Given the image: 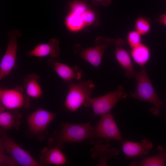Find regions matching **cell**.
<instances>
[{"instance_id":"5bb4252c","label":"cell","mask_w":166,"mask_h":166,"mask_svg":"<svg viewBox=\"0 0 166 166\" xmlns=\"http://www.w3.org/2000/svg\"><path fill=\"white\" fill-rule=\"evenodd\" d=\"M60 148L49 146L40 152L38 162L41 166H61L66 164V157Z\"/></svg>"},{"instance_id":"6da1fadb","label":"cell","mask_w":166,"mask_h":166,"mask_svg":"<svg viewBox=\"0 0 166 166\" xmlns=\"http://www.w3.org/2000/svg\"><path fill=\"white\" fill-rule=\"evenodd\" d=\"M60 127V131H55L49 139V146L62 150L65 143L81 142L91 137L93 127L89 122L81 124L63 123Z\"/></svg>"},{"instance_id":"5b68a950","label":"cell","mask_w":166,"mask_h":166,"mask_svg":"<svg viewBox=\"0 0 166 166\" xmlns=\"http://www.w3.org/2000/svg\"><path fill=\"white\" fill-rule=\"evenodd\" d=\"M57 116L56 113L39 108L27 116V123L31 135L42 141L48 134V128Z\"/></svg>"},{"instance_id":"d4e9b609","label":"cell","mask_w":166,"mask_h":166,"mask_svg":"<svg viewBox=\"0 0 166 166\" xmlns=\"http://www.w3.org/2000/svg\"><path fill=\"white\" fill-rule=\"evenodd\" d=\"M91 4L93 6H99L106 7L110 5L112 3V0H91Z\"/></svg>"},{"instance_id":"44dd1931","label":"cell","mask_w":166,"mask_h":166,"mask_svg":"<svg viewBox=\"0 0 166 166\" xmlns=\"http://www.w3.org/2000/svg\"><path fill=\"white\" fill-rule=\"evenodd\" d=\"M66 28L71 32L79 31L85 26L81 15L69 11L65 20Z\"/></svg>"},{"instance_id":"7a4b0ae2","label":"cell","mask_w":166,"mask_h":166,"mask_svg":"<svg viewBox=\"0 0 166 166\" xmlns=\"http://www.w3.org/2000/svg\"><path fill=\"white\" fill-rule=\"evenodd\" d=\"M135 77L136 85L134 92L130 93V96L134 99L148 102L154 107L150 110L154 116L160 114V108L162 102L157 94L148 75L146 67L135 73Z\"/></svg>"},{"instance_id":"484cf974","label":"cell","mask_w":166,"mask_h":166,"mask_svg":"<svg viewBox=\"0 0 166 166\" xmlns=\"http://www.w3.org/2000/svg\"><path fill=\"white\" fill-rule=\"evenodd\" d=\"M157 22L166 26V13L159 16Z\"/></svg>"},{"instance_id":"30bf717a","label":"cell","mask_w":166,"mask_h":166,"mask_svg":"<svg viewBox=\"0 0 166 166\" xmlns=\"http://www.w3.org/2000/svg\"><path fill=\"white\" fill-rule=\"evenodd\" d=\"M21 35V32L17 29L10 31L7 34L8 42L0 63V80L7 76L16 66L18 40Z\"/></svg>"},{"instance_id":"ac0fdd59","label":"cell","mask_w":166,"mask_h":166,"mask_svg":"<svg viewBox=\"0 0 166 166\" xmlns=\"http://www.w3.org/2000/svg\"><path fill=\"white\" fill-rule=\"evenodd\" d=\"M40 81V77L35 73H30L25 77L22 86L29 97L38 99L42 95L43 92L39 84Z\"/></svg>"},{"instance_id":"2e32d148","label":"cell","mask_w":166,"mask_h":166,"mask_svg":"<svg viewBox=\"0 0 166 166\" xmlns=\"http://www.w3.org/2000/svg\"><path fill=\"white\" fill-rule=\"evenodd\" d=\"M59 42L55 38L50 39L48 43H41L36 45L26 54L28 57H42L50 56L55 58L60 55V50L59 46Z\"/></svg>"},{"instance_id":"8992f818","label":"cell","mask_w":166,"mask_h":166,"mask_svg":"<svg viewBox=\"0 0 166 166\" xmlns=\"http://www.w3.org/2000/svg\"><path fill=\"white\" fill-rule=\"evenodd\" d=\"M0 149L9 155L17 165L40 166L28 151L20 147L12 138L9 137L6 131L0 128Z\"/></svg>"},{"instance_id":"cb8c5ba5","label":"cell","mask_w":166,"mask_h":166,"mask_svg":"<svg viewBox=\"0 0 166 166\" xmlns=\"http://www.w3.org/2000/svg\"><path fill=\"white\" fill-rule=\"evenodd\" d=\"M126 40L131 49L142 43V36L135 30H130L127 34Z\"/></svg>"},{"instance_id":"9a60e30c","label":"cell","mask_w":166,"mask_h":166,"mask_svg":"<svg viewBox=\"0 0 166 166\" xmlns=\"http://www.w3.org/2000/svg\"><path fill=\"white\" fill-rule=\"evenodd\" d=\"M94 144L90 151L92 158L98 159V162L97 166H107L108 160L116 157L119 154L118 149L115 148H111L109 144H104L99 143Z\"/></svg>"},{"instance_id":"277c9868","label":"cell","mask_w":166,"mask_h":166,"mask_svg":"<svg viewBox=\"0 0 166 166\" xmlns=\"http://www.w3.org/2000/svg\"><path fill=\"white\" fill-rule=\"evenodd\" d=\"M67 86L69 90L64 105L68 110L73 112L82 106H85L87 98L90 96L95 85L92 80L88 79L73 82Z\"/></svg>"},{"instance_id":"3957f363","label":"cell","mask_w":166,"mask_h":166,"mask_svg":"<svg viewBox=\"0 0 166 166\" xmlns=\"http://www.w3.org/2000/svg\"><path fill=\"white\" fill-rule=\"evenodd\" d=\"M122 143L123 139L111 111L102 115L98 123L92 127V134L89 140L93 144L102 143L110 140Z\"/></svg>"},{"instance_id":"8fae6325","label":"cell","mask_w":166,"mask_h":166,"mask_svg":"<svg viewBox=\"0 0 166 166\" xmlns=\"http://www.w3.org/2000/svg\"><path fill=\"white\" fill-rule=\"evenodd\" d=\"M48 62L63 82L67 85L74 80H80L82 77V71L77 65L71 67L65 63L49 58Z\"/></svg>"},{"instance_id":"9c48e42d","label":"cell","mask_w":166,"mask_h":166,"mask_svg":"<svg viewBox=\"0 0 166 166\" xmlns=\"http://www.w3.org/2000/svg\"><path fill=\"white\" fill-rule=\"evenodd\" d=\"M23 88L18 85L13 89H0V112L6 109L29 108L30 97L25 92Z\"/></svg>"},{"instance_id":"e0dca14e","label":"cell","mask_w":166,"mask_h":166,"mask_svg":"<svg viewBox=\"0 0 166 166\" xmlns=\"http://www.w3.org/2000/svg\"><path fill=\"white\" fill-rule=\"evenodd\" d=\"M21 114L16 109H6L0 113V128L5 131L18 130L21 124Z\"/></svg>"},{"instance_id":"52a82bcc","label":"cell","mask_w":166,"mask_h":166,"mask_svg":"<svg viewBox=\"0 0 166 166\" xmlns=\"http://www.w3.org/2000/svg\"><path fill=\"white\" fill-rule=\"evenodd\" d=\"M127 97V94L123 86L119 85L117 89L102 96L88 97L85 107H91L94 117L101 116L110 112L111 110L121 99Z\"/></svg>"},{"instance_id":"7402d4cb","label":"cell","mask_w":166,"mask_h":166,"mask_svg":"<svg viewBox=\"0 0 166 166\" xmlns=\"http://www.w3.org/2000/svg\"><path fill=\"white\" fill-rule=\"evenodd\" d=\"M90 6H89V7L81 15L85 26L97 24L98 22L97 11L93 9Z\"/></svg>"},{"instance_id":"7c38bea8","label":"cell","mask_w":166,"mask_h":166,"mask_svg":"<svg viewBox=\"0 0 166 166\" xmlns=\"http://www.w3.org/2000/svg\"><path fill=\"white\" fill-rule=\"evenodd\" d=\"M115 56L119 65L125 71V76L128 78L135 77V73L131 59V55L124 48L125 42L122 38L115 40Z\"/></svg>"},{"instance_id":"4fadbf2b","label":"cell","mask_w":166,"mask_h":166,"mask_svg":"<svg viewBox=\"0 0 166 166\" xmlns=\"http://www.w3.org/2000/svg\"><path fill=\"white\" fill-rule=\"evenodd\" d=\"M122 143L123 152L127 159L146 156L153 147L152 142L145 138L140 142L125 140Z\"/></svg>"},{"instance_id":"ffe728a7","label":"cell","mask_w":166,"mask_h":166,"mask_svg":"<svg viewBox=\"0 0 166 166\" xmlns=\"http://www.w3.org/2000/svg\"><path fill=\"white\" fill-rule=\"evenodd\" d=\"M159 151L156 155L144 158L138 162H133L131 165L140 166H164L166 161V150L162 146H159L157 148Z\"/></svg>"},{"instance_id":"603a6c76","label":"cell","mask_w":166,"mask_h":166,"mask_svg":"<svg viewBox=\"0 0 166 166\" xmlns=\"http://www.w3.org/2000/svg\"><path fill=\"white\" fill-rule=\"evenodd\" d=\"M135 30L142 36L147 34L150 31L151 26L148 19L139 16L136 20L135 24Z\"/></svg>"},{"instance_id":"d6986e66","label":"cell","mask_w":166,"mask_h":166,"mask_svg":"<svg viewBox=\"0 0 166 166\" xmlns=\"http://www.w3.org/2000/svg\"><path fill=\"white\" fill-rule=\"evenodd\" d=\"M130 54L134 61L143 68L150 60L151 52L148 47L142 42L137 46L131 48Z\"/></svg>"},{"instance_id":"ba28073f","label":"cell","mask_w":166,"mask_h":166,"mask_svg":"<svg viewBox=\"0 0 166 166\" xmlns=\"http://www.w3.org/2000/svg\"><path fill=\"white\" fill-rule=\"evenodd\" d=\"M115 39L111 38L100 37L95 40V45L90 47L83 48L80 45H76L74 51L83 59L92 65L98 68L100 65L105 50L114 45Z\"/></svg>"}]
</instances>
